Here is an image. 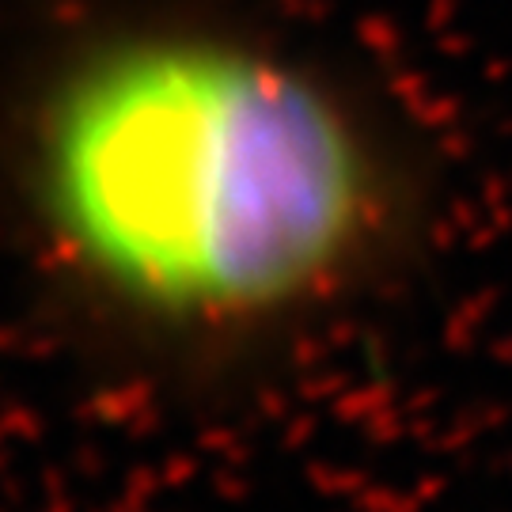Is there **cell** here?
I'll use <instances>...</instances> for the list:
<instances>
[{
    "mask_svg": "<svg viewBox=\"0 0 512 512\" xmlns=\"http://www.w3.org/2000/svg\"><path fill=\"white\" fill-rule=\"evenodd\" d=\"M23 236L76 308L175 361H236L361 293L421 179L361 88L239 19L129 4L57 31L0 114Z\"/></svg>",
    "mask_w": 512,
    "mask_h": 512,
    "instance_id": "1",
    "label": "cell"
}]
</instances>
